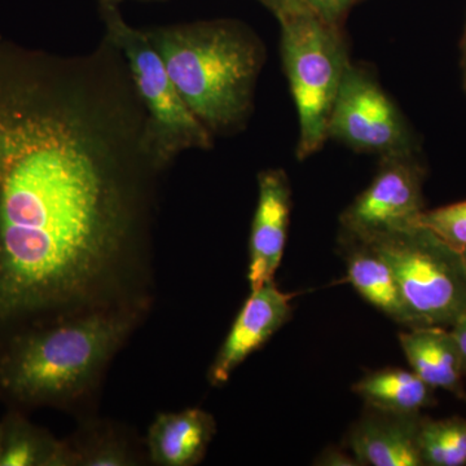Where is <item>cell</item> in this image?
Returning <instances> with one entry per match:
<instances>
[{"mask_svg": "<svg viewBox=\"0 0 466 466\" xmlns=\"http://www.w3.org/2000/svg\"><path fill=\"white\" fill-rule=\"evenodd\" d=\"M144 157L140 119L90 86L0 96V323L84 299L108 275Z\"/></svg>", "mask_w": 466, "mask_h": 466, "instance_id": "1", "label": "cell"}, {"mask_svg": "<svg viewBox=\"0 0 466 466\" xmlns=\"http://www.w3.org/2000/svg\"><path fill=\"white\" fill-rule=\"evenodd\" d=\"M187 106L211 135L240 127L253 106L262 46L232 21H202L146 32Z\"/></svg>", "mask_w": 466, "mask_h": 466, "instance_id": "2", "label": "cell"}, {"mask_svg": "<svg viewBox=\"0 0 466 466\" xmlns=\"http://www.w3.org/2000/svg\"><path fill=\"white\" fill-rule=\"evenodd\" d=\"M133 319L97 312L18 336L0 358V390L24 404L81 394L130 332Z\"/></svg>", "mask_w": 466, "mask_h": 466, "instance_id": "3", "label": "cell"}, {"mask_svg": "<svg viewBox=\"0 0 466 466\" xmlns=\"http://www.w3.org/2000/svg\"><path fill=\"white\" fill-rule=\"evenodd\" d=\"M280 23L281 56L299 119L297 158L323 148L346 66L348 48L339 25L296 2L275 15Z\"/></svg>", "mask_w": 466, "mask_h": 466, "instance_id": "4", "label": "cell"}, {"mask_svg": "<svg viewBox=\"0 0 466 466\" xmlns=\"http://www.w3.org/2000/svg\"><path fill=\"white\" fill-rule=\"evenodd\" d=\"M101 5L106 38L119 51L146 112V143L161 168L188 149H208L213 135L180 96L148 35L128 25L118 5Z\"/></svg>", "mask_w": 466, "mask_h": 466, "instance_id": "5", "label": "cell"}, {"mask_svg": "<svg viewBox=\"0 0 466 466\" xmlns=\"http://www.w3.org/2000/svg\"><path fill=\"white\" fill-rule=\"evenodd\" d=\"M389 263L416 327H451L466 312V266L431 229L412 226L361 241Z\"/></svg>", "mask_w": 466, "mask_h": 466, "instance_id": "6", "label": "cell"}, {"mask_svg": "<svg viewBox=\"0 0 466 466\" xmlns=\"http://www.w3.org/2000/svg\"><path fill=\"white\" fill-rule=\"evenodd\" d=\"M328 139L383 156L417 152L415 135L375 76L350 61L334 103Z\"/></svg>", "mask_w": 466, "mask_h": 466, "instance_id": "7", "label": "cell"}, {"mask_svg": "<svg viewBox=\"0 0 466 466\" xmlns=\"http://www.w3.org/2000/svg\"><path fill=\"white\" fill-rule=\"evenodd\" d=\"M417 152L383 156L370 186L341 214L343 240L368 241L416 226L425 210Z\"/></svg>", "mask_w": 466, "mask_h": 466, "instance_id": "8", "label": "cell"}, {"mask_svg": "<svg viewBox=\"0 0 466 466\" xmlns=\"http://www.w3.org/2000/svg\"><path fill=\"white\" fill-rule=\"evenodd\" d=\"M291 296L275 281L256 290L242 306L222 348L218 351L208 379L213 386L225 385L245 359L263 345L290 319Z\"/></svg>", "mask_w": 466, "mask_h": 466, "instance_id": "9", "label": "cell"}, {"mask_svg": "<svg viewBox=\"0 0 466 466\" xmlns=\"http://www.w3.org/2000/svg\"><path fill=\"white\" fill-rule=\"evenodd\" d=\"M291 189L281 168L265 170L258 177V204L249 238L248 281L250 290L274 281L283 259L290 223Z\"/></svg>", "mask_w": 466, "mask_h": 466, "instance_id": "10", "label": "cell"}, {"mask_svg": "<svg viewBox=\"0 0 466 466\" xmlns=\"http://www.w3.org/2000/svg\"><path fill=\"white\" fill-rule=\"evenodd\" d=\"M421 413L385 412L368 407L352 425L348 444L359 465L424 466L420 453Z\"/></svg>", "mask_w": 466, "mask_h": 466, "instance_id": "11", "label": "cell"}, {"mask_svg": "<svg viewBox=\"0 0 466 466\" xmlns=\"http://www.w3.org/2000/svg\"><path fill=\"white\" fill-rule=\"evenodd\" d=\"M400 342L410 370L422 381L466 400L461 355L449 328H407L400 333Z\"/></svg>", "mask_w": 466, "mask_h": 466, "instance_id": "12", "label": "cell"}, {"mask_svg": "<svg viewBox=\"0 0 466 466\" xmlns=\"http://www.w3.org/2000/svg\"><path fill=\"white\" fill-rule=\"evenodd\" d=\"M216 433V420L200 408L161 413L148 431L150 459L161 466L198 465Z\"/></svg>", "mask_w": 466, "mask_h": 466, "instance_id": "13", "label": "cell"}, {"mask_svg": "<svg viewBox=\"0 0 466 466\" xmlns=\"http://www.w3.org/2000/svg\"><path fill=\"white\" fill-rule=\"evenodd\" d=\"M348 279L355 290L386 317L406 328L413 320L389 263L366 242L343 240Z\"/></svg>", "mask_w": 466, "mask_h": 466, "instance_id": "14", "label": "cell"}, {"mask_svg": "<svg viewBox=\"0 0 466 466\" xmlns=\"http://www.w3.org/2000/svg\"><path fill=\"white\" fill-rule=\"evenodd\" d=\"M76 465L75 449L11 413L0 421V466Z\"/></svg>", "mask_w": 466, "mask_h": 466, "instance_id": "15", "label": "cell"}, {"mask_svg": "<svg viewBox=\"0 0 466 466\" xmlns=\"http://www.w3.org/2000/svg\"><path fill=\"white\" fill-rule=\"evenodd\" d=\"M368 407L385 412L413 415L433 406L434 389L412 370L388 368L370 373L352 386Z\"/></svg>", "mask_w": 466, "mask_h": 466, "instance_id": "16", "label": "cell"}, {"mask_svg": "<svg viewBox=\"0 0 466 466\" xmlns=\"http://www.w3.org/2000/svg\"><path fill=\"white\" fill-rule=\"evenodd\" d=\"M419 444L424 466H466V419L422 417Z\"/></svg>", "mask_w": 466, "mask_h": 466, "instance_id": "17", "label": "cell"}, {"mask_svg": "<svg viewBox=\"0 0 466 466\" xmlns=\"http://www.w3.org/2000/svg\"><path fill=\"white\" fill-rule=\"evenodd\" d=\"M417 225L431 229L453 249H466V201L424 210Z\"/></svg>", "mask_w": 466, "mask_h": 466, "instance_id": "18", "label": "cell"}, {"mask_svg": "<svg viewBox=\"0 0 466 466\" xmlns=\"http://www.w3.org/2000/svg\"><path fill=\"white\" fill-rule=\"evenodd\" d=\"M76 465L86 466H122L127 465L130 459L127 451L116 443H101L75 450Z\"/></svg>", "mask_w": 466, "mask_h": 466, "instance_id": "19", "label": "cell"}, {"mask_svg": "<svg viewBox=\"0 0 466 466\" xmlns=\"http://www.w3.org/2000/svg\"><path fill=\"white\" fill-rule=\"evenodd\" d=\"M328 23L341 26L343 17L357 0H299Z\"/></svg>", "mask_w": 466, "mask_h": 466, "instance_id": "20", "label": "cell"}, {"mask_svg": "<svg viewBox=\"0 0 466 466\" xmlns=\"http://www.w3.org/2000/svg\"><path fill=\"white\" fill-rule=\"evenodd\" d=\"M451 333L455 337L458 343L460 355H461L462 370L466 376V312L461 315L452 325H451Z\"/></svg>", "mask_w": 466, "mask_h": 466, "instance_id": "21", "label": "cell"}, {"mask_svg": "<svg viewBox=\"0 0 466 466\" xmlns=\"http://www.w3.org/2000/svg\"><path fill=\"white\" fill-rule=\"evenodd\" d=\"M319 461H320L319 464L321 465H359L355 458H349L348 455L337 450L325 451L324 455L321 456Z\"/></svg>", "mask_w": 466, "mask_h": 466, "instance_id": "22", "label": "cell"}, {"mask_svg": "<svg viewBox=\"0 0 466 466\" xmlns=\"http://www.w3.org/2000/svg\"><path fill=\"white\" fill-rule=\"evenodd\" d=\"M259 2L263 3L267 8L271 9L276 15L283 11V9L289 7L293 3L299 2V0H259Z\"/></svg>", "mask_w": 466, "mask_h": 466, "instance_id": "23", "label": "cell"}, {"mask_svg": "<svg viewBox=\"0 0 466 466\" xmlns=\"http://www.w3.org/2000/svg\"><path fill=\"white\" fill-rule=\"evenodd\" d=\"M461 70H462V81H464V87L466 91V48L461 50Z\"/></svg>", "mask_w": 466, "mask_h": 466, "instance_id": "24", "label": "cell"}, {"mask_svg": "<svg viewBox=\"0 0 466 466\" xmlns=\"http://www.w3.org/2000/svg\"><path fill=\"white\" fill-rule=\"evenodd\" d=\"M100 5H104V3H106V5H118L119 3L124 2V0H99Z\"/></svg>", "mask_w": 466, "mask_h": 466, "instance_id": "25", "label": "cell"}, {"mask_svg": "<svg viewBox=\"0 0 466 466\" xmlns=\"http://www.w3.org/2000/svg\"><path fill=\"white\" fill-rule=\"evenodd\" d=\"M460 47H461V50H465V48H466V24H465L464 35H462L461 43H460Z\"/></svg>", "mask_w": 466, "mask_h": 466, "instance_id": "26", "label": "cell"}, {"mask_svg": "<svg viewBox=\"0 0 466 466\" xmlns=\"http://www.w3.org/2000/svg\"><path fill=\"white\" fill-rule=\"evenodd\" d=\"M461 256H462V259H464V263L466 266V249L461 250Z\"/></svg>", "mask_w": 466, "mask_h": 466, "instance_id": "27", "label": "cell"}]
</instances>
